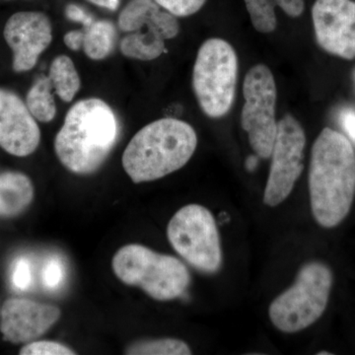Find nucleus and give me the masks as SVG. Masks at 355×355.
<instances>
[{"mask_svg":"<svg viewBox=\"0 0 355 355\" xmlns=\"http://www.w3.org/2000/svg\"><path fill=\"white\" fill-rule=\"evenodd\" d=\"M176 17H188L198 12L207 0H154Z\"/></svg>","mask_w":355,"mask_h":355,"instance_id":"obj_22","label":"nucleus"},{"mask_svg":"<svg viewBox=\"0 0 355 355\" xmlns=\"http://www.w3.org/2000/svg\"><path fill=\"white\" fill-rule=\"evenodd\" d=\"M112 266L121 282L139 287L155 300L181 297L190 284V273L181 261L141 245L121 248L114 256Z\"/></svg>","mask_w":355,"mask_h":355,"instance_id":"obj_4","label":"nucleus"},{"mask_svg":"<svg viewBox=\"0 0 355 355\" xmlns=\"http://www.w3.org/2000/svg\"><path fill=\"white\" fill-rule=\"evenodd\" d=\"M83 31V50L90 60H102L111 55L116 41V29L111 21L95 20Z\"/></svg>","mask_w":355,"mask_h":355,"instance_id":"obj_17","label":"nucleus"},{"mask_svg":"<svg viewBox=\"0 0 355 355\" xmlns=\"http://www.w3.org/2000/svg\"><path fill=\"white\" fill-rule=\"evenodd\" d=\"M312 19L317 43L324 51L343 60H354V1L316 0Z\"/></svg>","mask_w":355,"mask_h":355,"instance_id":"obj_11","label":"nucleus"},{"mask_svg":"<svg viewBox=\"0 0 355 355\" xmlns=\"http://www.w3.org/2000/svg\"><path fill=\"white\" fill-rule=\"evenodd\" d=\"M41 141L36 119L19 96L0 88V147L11 155L34 153Z\"/></svg>","mask_w":355,"mask_h":355,"instance_id":"obj_13","label":"nucleus"},{"mask_svg":"<svg viewBox=\"0 0 355 355\" xmlns=\"http://www.w3.org/2000/svg\"><path fill=\"white\" fill-rule=\"evenodd\" d=\"M121 0H96L95 6L103 7L108 10L116 11L120 6Z\"/></svg>","mask_w":355,"mask_h":355,"instance_id":"obj_28","label":"nucleus"},{"mask_svg":"<svg viewBox=\"0 0 355 355\" xmlns=\"http://www.w3.org/2000/svg\"><path fill=\"white\" fill-rule=\"evenodd\" d=\"M49 78L55 94L62 101L69 103L80 90L81 80L76 64L67 55H58L53 60L49 71Z\"/></svg>","mask_w":355,"mask_h":355,"instance_id":"obj_18","label":"nucleus"},{"mask_svg":"<svg viewBox=\"0 0 355 355\" xmlns=\"http://www.w3.org/2000/svg\"><path fill=\"white\" fill-rule=\"evenodd\" d=\"M3 36L12 51L14 71H29L38 62L40 55L50 46L53 26L46 14L21 11L7 20Z\"/></svg>","mask_w":355,"mask_h":355,"instance_id":"obj_12","label":"nucleus"},{"mask_svg":"<svg viewBox=\"0 0 355 355\" xmlns=\"http://www.w3.org/2000/svg\"><path fill=\"white\" fill-rule=\"evenodd\" d=\"M65 16L72 22L79 23L83 28H87L96 20L90 13L76 4H69L65 7Z\"/></svg>","mask_w":355,"mask_h":355,"instance_id":"obj_25","label":"nucleus"},{"mask_svg":"<svg viewBox=\"0 0 355 355\" xmlns=\"http://www.w3.org/2000/svg\"><path fill=\"white\" fill-rule=\"evenodd\" d=\"M319 355H331V352H319V354H318Z\"/></svg>","mask_w":355,"mask_h":355,"instance_id":"obj_30","label":"nucleus"},{"mask_svg":"<svg viewBox=\"0 0 355 355\" xmlns=\"http://www.w3.org/2000/svg\"><path fill=\"white\" fill-rule=\"evenodd\" d=\"M67 277V268L64 261L58 256H53L46 260L42 270V282L44 288L57 291L62 288Z\"/></svg>","mask_w":355,"mask_h":355,"instance_id":"obj_21","label":"nucleus"},{"mask_svg":"<svg viewBox=\"0 0 355 355\" xmlns=\"http://www.w3.org/2000/svg\"><path fill=\"white\" fill-rule=\"evenodd\" d=\"M172 247L190 265L205 272H216L222 263L220 238L211 212L202 205L178 210L167 227Z\"/></svg>","mask_w":355,"mask_h":355,"instance_id":"obj_8","label":"nucleus"},{"mask_svg":"<svg viewBox=\"0 0 355 355\" xmlns=\"http://www.w3.org/2000/svg\"><path fill=\"white\" fill-rule=\"evenodd\" d=\"M306 135L293 116L286 114L279 121L272 151V164L266 182L263 202L277 207L291 195L302 174Z\"/></svg>","mask_w":355,"mask_h":355,"instance_id":"obj_10","label":"nucleus"},{"mask_svg":"<svg viewBox=\"0 0 355 355\" xmlns=\"http://www.w3.org/2000/svg\"><path fill=\"white\" fill-rule=\"evenodd\" d=\"M22 355H72L76 352H72L69 347L60 343L55 342H36L25 345L21 349Z\"/></svg>","mask_w":355,"mask_h":355,"instance_id":"obj_24","label":"nucleus"},{"mask_svg":"<svg viewBox=\"0 0 355 355\" xmlns=\"http://www.w3.org/2000/svg\"><path fill=\"white\" fill-rule=\"evenodd\" d=\"M89 2H91V3L96 4V0H88Z\"/></svg>","mask_w":355,"mask_h":355,"instance_id":"obj_31","label":"nucleus"},{"mask_svg":"<svg viewBox=\"0 0 355 355\" xmlns=\"http://www.w3.org/2000/svg\"><path fill=\"white\" fill-rule=\"evenodd\" d=\"M340 125L349 135V139L355 142V110L347 108L340 114Z\"/></svg>","mask_w":355,"mask_h":355,"instance_id":"obj_26","label":"nucleus"},{"mask_svg":"<svg viewBox=\"0 0 355 355\" xmlns=\"http://www.w3.org/2000/svg\"><path fill=\"white\" fill-rule=\"evenodd\" d=\"M34 188L29 178L22 173L0 174V216H17L31 203Z\"/></svg>","mask_w":355,"mask_h":355,"instance_id":"obj_16","label":"nucleus"},{"mask_svg":"<svg viewBox=\"0 0 355 355\" xmlns=\"http://www.w3.org/2000/svg\"><path fill=\"white\" fill-rule=\"evenodd\" d=\"M60 317V310L55 306L28 299H9L2 307L0 330L8 342L29 343L50 330Z\"/></svg>","mask_w":355,"mask_h":355,"instance_id":"obj_14","label":"nucleus"},{"mask_svg":"<svg viewBox=\"0 0 355 355\" xmlns=\"http://www.w3.org/2000/svg\"><path fill=\"white\" fill-rule=\"evenodd\" d=\"M65 46L71 51L83 50V30H73L67 33L64 37Z\"/></svg>","mask_w":355,"mask_h":355,"instance_id":"obj_27","label":"nucleus"},{"mask_svg":"<svg viewBox=\"0 0 355 355\" xmlns=\"http://www.w3.org/2000/svg\"><path fill=\"white\" fill-rule=\"evenodd\" d=\"M237 53L225 40L211 38L203 42L193 70V89L205 116H226L235 101L238 81Z\"/></svg>","mask_w":355,"mask_h":355,"instance_id":"obj_5","label":"nucleus"},{"mask_svg":"<svg viewBox=\"0 0 355 355\" xmlns=\"http://www.w3.org/2000/svg\"><path fill=\"white\" fill-rule=\"evenodd\" d=\"M258 165V157L257 156H250L246 161V168L249 171H253Z\"/></svg>","mask_w":355,"mask_h":355,"instance_id":"obj_29","label":"nucleus"},{"mask_svg":"<svg viewBox=\"0 0 355 355\" xmlns=\"http://www.w3.org/2000/svg\"><path fill=\"white\" fill-rule=\"evenodd\" d=\"M118 27L128 34L121 39V53L141 62L163 55L166 41L176 38L180 32L176 16L154 0H130L119 15Z\"/></svg>","mask_w":355,"mask_h":355,"instance_id":"obj_7","label":"nucleus"},{"mask_svg":"<svg viewBox=\"0 0 355 355\" xmlns=\"http://www.w3.org/2000/svg\"><path fill=\"white\" fill-rule=\"evenodd\" d=\"M128 354L139 355H189L191 349L186 343L176 338H160L135 343L128 347Z\"/></svg>","mask_w":355,"mask_h":355,"instance_id":"obj_20","label":"nucleus"},{"mask_svg":"<svg viewBox=\"0 0 355 355\" xmlns=\"http://www.w3.org/2000/svg\"><path fill=\"white\" fill-rule=\"evenodd\" d=\"M243 130L248 133L250 144L257 155L270 158L279 125L275 116L277 84L272 70L263 64L251 67L243 83Z\"/></svg>","mask_w":355,"mask_h":355,"instance_id":"obj_9","label":"nucleus"},{"mask_svg":"<svg viewBox=\"0 0 355 355\" xmlns=\"http://www.w3.org/2000/svg\"><path fill=\"white\" fill-rule=\"evenodd\" d=\"M333 286V273L320 261L306 263L293 286L272 301L268 309L270 321L277 330L294 334L317 322L328 305Z\"/></svg>","mask_w":355,"mask_h":355,"instance_id":"obj_6","label":"nucleus"},{"mask_svg":"<svg viewBox=\"0 0 355 355\" xmlns=\"http://www.w3.org/2000/svg\"><path fill=\"white\" fill-rule=\"evenodd\" d=\"M244 2L253 27L261 34H270L277 29V7L291 18L300 17L305 10V0H244Z\"/></svg>","mask_w":355,"mask_h":355,"instance_id":"obj_15","label":"nucleus"},{"mask_svg":"<svg viewBox=\"0 0 355 355\" xmlns=\"http://www.w3.org/2000/svg\"><path fill=\"white\" fill-rule=\"evenodd\" d=\"M311 209L324 228L349 214L355 196V151L342 133L324 128L315 140L309 168Z\"/></svg>","mask_w":355,"mask_h":355,"instance_id":"obj_1","label":"nucleus"},{"mask_svg":"<svg viewBox=\"0 0 355 355\" xmlns=\"http://www.w3.org/2000/svg\"><path fill=\"white\" fill-rule=\"evenodd\" d=\"M11 282L16 291H27L32 286L33 272L30 261L26 258H19L14 263Z\"/></svg>","mask_w":355,"mask_h":355,"instance_id":"obj_23","label":"nucleus"},{"mask_svg":"<svg viewBox=\"0 0 355 355\" xmlns=\"http://www.w3.org/2000/svg\"><path fill=\"white\" fill-rule=\"evenodd\" d=\"M197 146L198 135L191 125L178 119H160L135 133L121 162L133 183L153 182L183 168Z\"/></svg>","mask_w":355,"mask_h":355,"instance_id":"obj_3","label":"nucleus"},{"mask_svg":"<svg viewBox=\"0 0 355 355\" xmlns=\"http://www.w3.org/2000/svg\"><path fill=\"white\" fill-rule=\"evenodd\" d=\"M120 125L113 109L99 98L76 103L67 112L55 139L58 160L70 172L91 174L108 158Z\"/></svg>","mask_w":355,"mask_h":355,"instance_id":"obj_2","label":"nucleus"},{"mask_svg":"<svg viewBox=\"0 0 355 355\" xmlns=\"http://www.w3.org/2000/svg\"><path fill=\"white\" fill-rule=\"evenodd\" d=\"M53 84L49 76H41L26 96V105L33 116L41 123H51L57 114Z\"/></svg>","mask_w":355,"mask_h":355,"instance_id":"obj_19","label":"nucleus"}]
</instances>
